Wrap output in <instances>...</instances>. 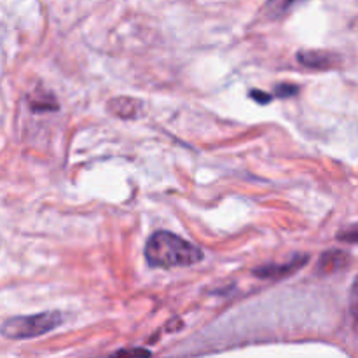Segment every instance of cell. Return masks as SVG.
Listing matches in <instances>:
<instances>
[{
  "mask_svg": "<svg viewBox=\"0 0 358 358\" xmlns=\"http://www.w3.org/2000/svg\"><path fill=\"white\" fill-rule=\"evenodd\" d=\"M250 96L254 98L255 101H259V103H268V101H271V98H273V96H269L268 93H262V91H257V90H252Z\"/></svg>",
  "mask_w": 358,
  "mask_h": 358,
  "instance_id": "obj_13",
  "label": "cell"
},
{
  "mask_svg": "<svg viewBox=\"0 0 358 358\" xmlns=\"http://www.w3.org/2000/svg\"><path fill=\"white\" fill-rule=\"evenodd\" d=\"M308 262V255H299V257L292 259L290 262H285V264H269L262 266V268L255 269L254 275H257L259 278L264 280H275V278H285L287 275H292L297 269L303 268Z\"/></svg>",
  "mask_w": 358,
  "mask_h": 358,
  "instance_id": "obj_4",
  "label": "cell"
},
{
  "mask_svg": "<svg viewBox=\"0 0 358 358\" xmlns=\"http://www.w3.org/2000/svg\"><path fill=\"white\" fill-rule=\"evenodd\" d=\"M297 91H299V87L294 86V84H278L275 90V93L278 98H289V96H292V94H296Z\"/></svg>",
  "mask_w": 358,
  "mask_h": 358,
  "instance_id": "obj_11",
  "label": "cell"
},
{
  "mask_svg": "<svg viewBox=\"0 0 358 358\" xmlns=\"http://www.w3.org/2000/svg\"><path fill=\"white\" fill-rule=\"evenodd\" d=\"M350 310H352L353 317L358 320V276L352 285V292H350Z\"/></svg>",
  "mask_w": 358,
  "mask_h": 358,
  "instance_id": "obj_12",
  "label": "cell"
},
{
  "mask_svg": "<svg viewBox=\"0 0 358 358\" xmlns=\"http://www.w3.org/2000/svg\"><path fill=\"white\" fill-rule=\"evenodd\" d=\"M28 101H30V107L34 112H48V110H52V108H58V105H56L55 101V96L49 93L31 94V96L28 98Z\"/></svg>",
  "mask_w": 358,
  "mask_h": 358,
  "instance_id": "obj_8",
  "label": "cell"
},
{
  "mask_svg": "<svg viewBox=\"0 0 358 358\" xmlns=\"http://www.w3.org/2000/svg\"><path fill=\"white\" fill-rule=\"evenodd\" d=\"M350 262V255L343 250H329L318 261V273L322 275H332L345 269Z\"/></svg>",
  "mask_w": 358,
  "mask_h": 358,
  "instance_id": "obj_6",
  "label": "cell"
},
{
  "mask_svg": "<svg viewBox=\"0 0 358 358\" xmlns=\"http://www.w3.org/2000/svg\"><path fill=\"white\" fill-rule=\"evenodd\" d=\"M150 352L142 348H129V350H121V352H115L112 355L105 358H149Z\"/></svg>",
  "mask_w": 358,
  "mask_h": 358,
  "instance_id": "obj_9",
  "label": "cell"
},
{
  "mask_svg": "<svg viewBox=\"0 0 358 358\" xmlns=\"http://www.w3.org/2000/svg\"><path fill=\"white\" fill-rule=\"evenodd\" d=\"M145 257L154 268H182L203 261V252L177 234L157 231L147 241Z\"/></svg>",
  "mask_w": 358,
  "mask_h": 358,
  "instance_id": "obj_1",
  "label": "cell"
},
{
  "mask_svg": "<svg viewBox=\"0 0 358 358\" xmlns=\"http://www.w3.org/2000/svg\"><path fill=\"white\" fill-rule=\"evenodd\" d=\"M62 324L63 315L59 311H44L28 317L9 318L2 324L0 332L9 339H30L48 334Z\"/></svg>",
  "mask_w": 358,
  "mask_h": 358,
  "instance_id": "obj_2",
  "label": "cell"
},
{
  "mask_svg": "<svg viewBox=\"0 0 358 358\" xmlns=\"http://www.w3.org/2000/svg\"><path fill=\"white\" fill-rule=\"evenodd\" d=\"M297 62L308 69L329 70L339 65V56L327 51H299L297 52Z\"/></svg>",
  "mask_w": 358,
  "mask_h": 358,
  "instance_id": "obj_3",
  "label": "cell"
},
{
  "mask_svg": "<svg viewBox=\"0 0 358 358\" xmlns=\"http://www.w3.org/2000/svg\"><path fill=\"white\" fill-rule=\"evenodd\" d=\"M338 240L346 241V243H358V226L348 227L338 234Z\"/></svg>",
  "mask_w": 358,
  "mask_h": 358,
  "instance_id": "obj_10",
  "label": "cell"
},
{
  "mask_svg": "<svg viewBox=\"0 0 358 358\" xmlns=\"http://www.w3.org/2000/svg\"><path fill=\"white\" fill-rule=\"evenodd\" d=\"M108 110L121 119H135L142 115V101L129 96H117L108 101Z\"/></svg>",
  "mask_w": 358,
  "mask_h": 358,
  "instance_id": "obj_5",
  "label": "cell"
},
{
  "mask_svg": "<svg viewBox=\"0 0 358 358\" xmlns=\"http://www.w3.org/2000/svg\"><path fill=\"white\" fill-rule=\"evenodd\" d=\"M304 2H306V0H266L264 13L268 14L269 17H282Z\"/></svg>",
  "mask_w": 358,
  "mask_h": 358,
  "instance_id": "obj_7",
  "label": "cell"
}]
</instances>
